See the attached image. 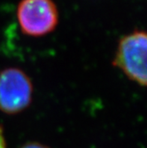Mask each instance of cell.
<instances>
[{
	"instance_id": "cell-1",
	"label": "cell",
	"mask_w": 147,
	"mask_h": 148,
	"mask_svg": "<svg viewBox=\"0 0 147 148\" xmlns=\"http://www.w3.org/2000/svg\"><path fill=\"white\" fill-rule=\"evenodd\" d=\"M147 36L144 31H135L123 36L116 51L113 64L140 86L147 84Z\"/></svg>"
},
{
	"instance_id": "cell-2",
	"label": "cell",
	"mask_w": 147,
	"mask_h": 148,
	"mask_svg": "<svg viewBox=\"0 0 147 148\" xmlns=\"http://www.w3.org/2000/svg\"><path fill=\"white\" fill-rule=\"evenodd\" d=\"M21 31L30 36H43L55 29L59 12L52 0H21L17 8Z\"/></svg>"
},
{
	"instance_id": "cell-3",
	"label": "cell",
	"mask_w": 147,
	"mask_h": 148,
	"mask_svg": "<svg viewBox=\"0 0 147 148\" xmlns=\"http://www.w3.org/2000/svg\"><path fill=\"white\" fill-rule=\"evenodd\" d=\"M32 95V82L21 69L9 68L0 72V111L19 114L29 107Z\"/></svg>"
},
{
	"instance_id": "cell-4",
	"label": "cell",
	"mask_w": 147,
	"mask_h": 148,
	"mask_svg": "<svg viewBox=\"0 0 147 148\" xmlns=\"http://www.w3.org/2000/svg\"><path fill=\"white\" fill-rule=\"evenodd\" d=\"M20 148H49V147L38 142H28L22 145Z\"/></svg>"
},
{
	"instance_id": "cell-5",
	"label": "cell",
	"mask_w": 147,
	"mask_h": 148,
	"mask_svg": "<svg viewBox=\"0 0 147 148\" xmlns=\"http://www.w3.org/2000/svg\"><path fill=\"white\" fill-rule=\"evenodd\" d=\"M0 148H6V142L4 137L3 128L0 126Z\"/></svg>"
}]
</instances>
